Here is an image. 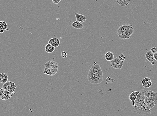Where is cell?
<instances>
[{"label": "cell", "instance_id": "obj_12", "mask_svg": "<svg viewBox=\"0 0 157 116\" xmlns=\"http://www.w3.org/2000/svg\"><path fill=\"white\" fill-rule=\"evenodd\" d=\"M140 92L139 91H132L129 96V100L131 102L132 104L133 107L135 106L134 102H135V100L137 98V95Z\"/></svg>", "mask_w": 157, "mask_h": 116}, {"label": "cell", "instance_id": "obj_9", "mask_svg": "<svg viewBox=\"0 0 157 116\" xmlns=\"http://www.w3.org/2000/svg\"><path fill=\"white\" fill-rule=\"evenodd\" d=\"M89 72L97 73H103L101 67L97 62H94V65L90 69Z\"/></svg>", "mask_w": 157, "mask_h": 116}, {"label": "cell", "instance_id": "obj_5", "mask_svg": "<svg viewBox=\"0 0 157 116\" xmlns=\"http://www.w3.org/2000/svg\"><path fill=\"white\" fill-rule=\"evenodd\" d=\"M14 92H11L4 89L3 88H1L0 89V98L2 100H6L11 98L14 94Z\"/></svg>", "mask_w": 157, "mask_h": 116}, {"label": "cell", "instance_id": "obj_11", "mask_svg": "<svg viewBox=\"0 0 157 116\" xmlns=\"http://www.w3.org/2000/svg\"><path fill=\"white\" fill-rule=\"evenodd\" d=\"M45 68H50V69H58V65L56 62L53 61H49L47 62L45 65Z\"/></svg>", "mask_w": 157, "mask_h": 116}, {"label": "cell", "instance_id": "obj_18", "mask_svg": "<svg viewBox=\"0 0 157 116\" xmlns=\"http://www.w3.org/2000/svg\"><path fill=\"white\" fill-rule=\"evenodd\" d=\"M71 25L73 28L76 29H82L84 27V25L78 20L73 22Z\"/></svg>", "mask_w": 157, "mask_h": 116}, {"label": "cell", "instance_id": "obj_27", "mask_svg": "<svg viewBox=\"0 0 157 116\" xmlns=\"http://www.w3.org/2000/svg\"><path fill=\"white\" fill-rule=\"evenodd\" d=\"M119 59L120 60L122 61H125V60L126 59V57L125 56L124 54H122L121 55H120L119 57H118Z\"/></svg>", "mask_w": 157, "mask_h": 116}, {"label": "cell", "instance_id": "obj_30", "mask_svg": "<svg viewBox=\"0 0 157 116\" xmlns=\"http://www.w3.org/2000/svg\"><path fill=\"white\" fill-rule=\"evenodd\" d=\"M52 1L54 3L57 5L60 2L61 0H52Z\"/></svg>", "mask_w": 157, "mask_h": 116}, {"label": "cell", "instance_id": "obj_1", "mask_svg": "<svg viewBox=\"0 0 157 116\" xmlns=\"http://www.w3.org/2000/svg\"><path fill=\"white\" fill-rule=\"evenodd\" d=\"M103 78V73H97L89 72L87 75V79L89 82L94 84H98L101 83Z\"/></svg>", "mask_w": 157, "mask_h": 116}, {"label": "cell", "instance_id": "obj_26", "mask_svg": "<svg viewBox=\"0 0 157 116\" xmlns=\"http://www.w3.org/2000/svg\"><path fill=\"white\" fill-rule=\"evenodd\" d=\"M106 81L109 83H112L115 82V80L114 79L111 78L109 77H107L106 79Z\"/></svg>", "mask_w": 157, "mask_h": 116}, {"label": "cell", "instance_id": "obj_28", "mask_svg": "<svg viewBox=\"0 0 157 116\" xmlns=\"http://www.w3.org/2000/svg\"><path fill=\"white\" fill-rule=\"evenodd\" d=\"M150 50L152 53H154V54H155V53L157 52V48L156 47L152 48Z\"/></svg>", "mask_w": 157, "mask_h": 116}, {"label": "cell", "instance_id": "obj_31", "mask_svg": "<svg viewBox=\"0 0 157 116\" xmlns=\"http://www.w3.org/2000/svg\"><path fill=\"white\" fill-rule=\"evenodd\" d=\"M154 57L155 59L157 61V52L154 54Z\"/></svg>", "mask_w": 157, "mask_h": 116}, {"label": "cell", "instance_id": "obj_25", "mask_svg": "<svg viewBox=\"0 0 157 116\" xmlns=\"http://www.w3.org/2000/svg\"><path fill=\"white\" fill-rule=\"evenodd\" d=\"M153 85V83L151 82V80H149L147 82L146 84L144 86V87L145 88H147L151 87Z\"/></svg>", "mask_w": 157, "mask_h": 116}, {"label": "cell", "instance_id": "obj_32", "mask_svg": "<svg viewBox=\"0 0 157 116\" xmlns=\"http://www.w3.org/2000/svg\"><path fill=\"white\" fill-rule=\"evenodd\" d=\"M0 31L1 33H3L4 32V31L2 30H1Z\"/></svg>", "mask_w": 157, "mask_h": 116}, {"label": "cell", "instance_id": "obj_8", "mask_svg": "<svg viewBox=\"0 0 157 116\" xmlns=\"http://www.w3.org/2000/svg\"><path fill=\"white\" fill-rule=\"evenodd\" d=\"M145 96L155 102V104L157 105V93L151 90H144Z\"/></svg>", "mask_w": 157, "mask_h": 116}, {"label": "cell", "instance_id": "obj_16", "mask_svg": "<svg viewBox=\"0 0 157 116\" xmlns=\"http://www.w3.org/2000/svg\"><path fill=\"white\" fill-rule=\"evenodd\" d=\"M144 102L147 105L150 109L153 108L155 106V105L156 104L154 101L149 99L148 97H147L146 96Z\"/></svg>", "mask_w": 157, "mask_h": 116}, {"label": "cell", "instance_id": "obj_7", "mask_svg": "<svg viewBox=\"0 0 157 116\" xmlns=\"http://www.w3.org/2000/svg\"><path fill=\"white\" fill-rule=\"evenodd\" d=\"M132 27H133V26L132 25L126 24H123L120 26L119 28L118 29L117 33L118 36H120L121 34L130 29Z\"/></svg>", "mask_w": 157, "mask_h": 116}, {"label": "cell", "instance_id": "obj_17", "mask_svg": "<svg viewBox=\"0 0 157 116\" xmlns=\"http://www.w3.org/2000/svg\"><path fill=\"white\" fill-rule=\"evenodd\" d=\"M75 16L77 20L81 22H85L86 20V17L83 15L79 14L78 13H76L75 14Z\"/></svg>", "mask_w": 157, "mask_h": 116}, {"label": "cell", "instance_id": "obj_2", "mask_svg": "<svg viewBox=\"0 0 157 116\" xmlns=\"http://www.w3.org/2000/svg\"><path fill=\"white\" fill-rule=\"evenodd\" d=\"M134 112L140 115H148L151 114V111L145 103L141 105L140 107H133Z\"/></svg>", "mask_w": 157, "mask_h": 116}, {"label": "cell", "instance_id": "obj_23", "mask_svg": "<svg viewBox=\"0 0 157 116\" xmlns=\"http://www.w3.org/2000/svg\"><path fill=\"white\" fill-rule=\"evenodd\" d=\"M8 25L6 22L3 21H0V30L3 31L7 30Z\"/></svg>", "mask_w": 157, "mask_h": 116}, {"label": "cell", "instance_id": "obj_24", "mask_svg": "<svg viewBox=\"0 0 157 116\" xmlns=\"http://www.w3.org/2000/svg\"><path fill=\"white\" fill-rule=\"evenodd\" d=\"M149 80H151L150 78H149L146 77L144 78L143 79L141 80V82L142 84V85L144 87L145 85L146 84L147 82H148Z\"/></svg>", "mask_w": 157, "mask_h": 116}, {"label": "cell", "instance_id": "obj_3", "mask_svg": "<svg viewBox=\"0 0 157 116\" xmlns=\"http://www.w3.org/2000/svg\"><path fill=\"white\" fill-rule=\"evenodd\" d=\"M144 92V90H142L138 94L137 98L134 102V106L140 107L144 103L145 97Z\"/></svg>", "mask_w": 157, "mask_h": 116}, {"label": "cell", "instance_id": "obj_29", "mask_svg": "<svg viewBox=\"0 0 157 116\" xmlns=\"http://www.w3.org/2000/svg\"><path fill=\"white\" fill-rule=\"evenodd\" d=\"M61 56L63 58H65L67 57V53L65 51H63L61 53Z\"/></svg>", "mask_w": 157, "mask_h": 116}, {"label": "cell", "instance_id": "obj_19", "mask_svg": "<svg viewBox=\"0 0 157 116\" xmlns=\"http://www.w3.org/2000/svg\"><path fill=\"white\" fill-rule=\"evenodd\" d=\"M105 58L107 61H111L114 59V54L111 52H107L105 55Z\"/></svg>", "mask_w": 157, "mask_h": 116}, {"label": "cell", "instance_id": "obj_14", "mask_svg": "<svg viewBox=\"0 0 157 116\" xmlns=\"http://www.w3.org/2000/svg\"><path fill=\"white\" fill-rule=\"evenodd\" d=\"M48 43L50 44L55 48L57 47L59 45V39L58 38H52L49 40Z\"/></svg>", "mask_w": 157, "mask_h": 116}, {"label": "cell", "instance_id": "obj_6", "mask_svg": "<svg viewBox=\"0 0 157 116\" xmlns=\"http://www.w3.org/2000/svg\"><path fill=\"white\" fill-rule=\"evenodd\" d=\"M16 87L17 86L16 85L15 83V82L13 83L11 81L4 83L2 86V88L4 89L11 92H14Z\"/></svg>", "mask_w": 157, "mask_h": 116}, {"label": "cell", "instance_id": "obj_20", "mask_svg": "<svg viewBox=\"0 0 157 116\" xmlns=\"http://www.w3.org/2000/svg\"><path fill=\"white\" fill-rule=\"evenodd\" d=\"M55 48L50 44L48 43L45 47V51L48 53H53L55 50Z\"/></svg>", "mask_w": 157, "mask_h": 116}, {"label": "cell", "instance_id": "obj_22", "mask_svg": "<svg viewBox=\"0 0 157 116\" xmlns=\"http://www.w3.org/2000/svg\"><path fill=\"white\" fill-rule=\"evenodd\" d=\"M119 5L122 7L127 6L129 3L130 0H116Z\"/></svg>", "mask_w": 157, "mask_h": 116}, {"label": "cell", "instance_id": "obj_4", "mask_svg": "<svg viewBox=\"0 0 157 116\" xmlns=\"http://www.w3.org/2000/svg\"><path fill=\"white\" fill-rule=\"evenodd\" d=\"M124 61L119 59V58L116 57L111 62V66L115 69H121L124 65Z\"/></svg>", "mask_w": 157, "mask_h": 116}, {"label": "cell", "instance_id": "obj_10", "mask_svg": "<svg viewBox=\"0 0 157 116\" xmlns=\"http://www.w3.org/2000/svg\"><path fill=\"white\" fill-rule=\"evenodd\" d=\"M134 32V29L133 27H132L130 29L128 30L124 33H123V34L119 36V38L123 40L128 39L130 38L131 35L133 34Z\"/></svg>", "mask_w": 157, "mask_h": 116}, {"label": "cell", "instance_id": "obj_15", "mask_svg": "<svg viewBox=\"0 0 157 116\" xmlns=\"http://www.w3.org/2000/svg\"><path fill=\"white\" fill-rule=\"evenodd\" d=\"M145 57L146 59L149 62L152 63L154 62V54L152 53L150 50H149L147 52L145 55Z\"/></svg>", "mask_w": 157, "mask_h": 116}, {"label": "cell", "instance_id": "obj_21", "mask_svg": "<svg viewBox=\"0 0 157 116\" xmlns=\"http://www.w3.org/2000/svg\"><path fill=\"white\" fill-rule=\"evenodd\" d=\"M8 76L4 73H2L0 74V82L5 83L7 82L8 80Z\"/></svg>", "mask_w": 157, "mask_h": 116}, {"label": "cell", "instance_id": "obj_13", "mask_svg": "<svg viewBox=\"0 0 157 116\" xmlns=\"http://www.w3.org/2000/svg\"><path fill=\"white\" fill-rule=\"evenodd\" d=\"M58 71V69H52L45 68L43 71V73L51 76H53L56 74Z\"/></svg>", "mask_w": 157, "mask_h": 116}]
</instances>
